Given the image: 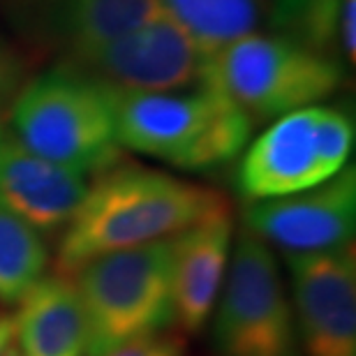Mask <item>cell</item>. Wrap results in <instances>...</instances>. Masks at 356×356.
Wrapping results in <instances>:
<instances>
[{"instance_id": "6da1fadb", "label": "cell", "mask_w": 356, "mask_h": 356, "mask_svg": "<svg viewBox=\"0 0 356 356\" xmlns=\"http://www.w3.org/2000/svg\"><path fill=\"white\" fill-rule=\"evenodd\" d=\"M232 211L218 190L141 165L99 172L63 229L54 273L70 277L86 261L127 248L174 238L218 213Z\"/></svg>"}, {"instance_id": "7a4b0ae2", "label": "cell", "mask_w": 356, "mask_h": 356, "mask_svg": "<svg viewBox=\"0 0 356 356\" xmlns=\"http://www.w3.org/2000/svg\"><path fill=\"white\" fill-rule=\"evenodd\" d=\"M118 146L188 172L236 160L254 120L209 86L190 92L113 90Z\"/></svg>"}, {"instance_id": "3957f363", "label": "cell", "mask_w": 356, "mask_h": 356, "mask_svg": "<svg viewBox=\"0 0 356 356\" xmlns=\"http://www.w3.org/2000/svg\"><path fill=\"white\" fill-rule=\"evenodd\" d=\"M7 118L21 146L74 172L99 174L120 160L113 88L63 60L26 81Z\"/></svg>"}, {"instance_id": "277c9868", "label": "cell", "mask_w": 356, "mask_h": 356, "mask_svg": "<svg viewBox=\"0 0 356 356\" xmlns=\"http://www.w3.org/2000/svg\"><path fill=\"white\" fill-rule=\"evenodd\" d=\"M174 238L99 254L70 275L86 322V356L174 324Z\"/></svg>"}, {"instance_id": "5b68a950", "label": "cell", "mask_w": 356, "mask_h": 356, "mask_svg": "<svg viewBox=\"0 0 356 356\" xmlns=\"http://www.w3.org/2000/svg\"><path fill=\"white\" fill-rule=\"evenodd\" d=\"M345 81L336 56H324L284 35L250 33L206 56L204 86L252 120L280 118L333 95Z\"/></svg>"}, {"instance_id": "8992f818", "label": "cell", "mask_w": 356, "mask_h": 356, "mask_svg": "<svg viewBox=\"0 0 356 356\" xmlns=\"http://www.w3.org/2000/svg\"><path fill=\"white\" fill-rule=\"evenodd\" d=\"M220 291L213 322L220 356H301L294 308L273 250L245 227Z\"/></svg>"}, {"instance_id": "52a82bcc", "label": "cell", "mask_w": 356, "mask_h": 356, "mask_svg": "<svg viewBox=\"0 0 356 356\" xmlns=\"http://www.w3.org/2000/svg\"><path fill=\"white\" fill-rule=\"evenodd\" d=\"M123 92H165L202 86L206 56L165 12L134 31L60 58Z\"/></svg>"}, {"instance_id": "ba28073f", "label": "cell", "mask_w": 356, "mask_h": 356, "mask_svg": "<svg viewBox=\"0 0 356 356\" xmlns=\"http://www.w3.org/2000/svg\"><path fill=\"white\" fill-rule=\"evenodd\" d=\"M287 261L301 356H356L354 243Z\"/></svg>"}, {"instance_id": "9c48e42d", "label": "cell", "mask_w": 356, "mask_h": 356, "mask_svg": "<svg viewBox=\"0 0 356 356\" xmlns=\"http://www.w3.org/2000/svg\"><path fill=\"white\" fill-rule=\"evenodd\" d=\"M356 222V172L345 167L329 181L287 197L252 202L245 229L284 257L315 254L352 241Z\"/></svg>"}, {"instance_id": "30bf717a", "label": "cell", "mask_w": 356, "mask_h": 356, "mask_svg": "<svg viewBox=\"0 0 356 356\" xmlns=\"http://www.w3.org/2000/svg\"><path fill=\"white\" fill-rule=\"evenodd\" d=\"M0 14L28 54L58 51L63 58L148 24L162 7L158 0H0Z\"/></svg>"}, {"instance_id": "8fae6325", "label": "cell", "mask_w": 356, "mask_h": 356, "mask_svg": "<svg viewBox=\"0 0 356 356\" xmlns=\"http://www.w3.org/2000/svg\"><path fill=\"white\" fill-rule=\"evenodd\" d=\"M317 113L319 106L284 113L248 146L236 174L241 195L264 202L329 181L317 158Z\"/></svg>"}, {"instance_id": "7c38bea8", "label": "cell", "mask_w": 356, "mask_h": 356, "mask_svg": "<svg viewBox=\"0 0 356 356\" xmlns=\"http://www.w3.org/2000/svg\"><path fill=\"white\" fill-rule=\"evenodd\" d=\"M88 176L28 151L17 139L0 144V206L40 234L65 229L88 192Z\"/></svg>"}, {"instance_id": "4fadbf2b", "label": "cell", "mask_w": 356, "mask_h": 356, "mask_svg": "<svg viewBox=\"0 0 356 356\" xmlns=\"http://www.w3.org/2000/svg\"><path fill=\"white\" fill-rule=\"evenodd\" d=\"M232 211L218 213L174 238V324L204 329L216 310L232 257Z\"/></svg>"}, {"instance_id": "5bb4252c", "label": "cell", "mask_w": 356, "mask_h": 356, "mask_svg": "<svg viewBox=\"0 0 356 356\" xmlns=\"http://www.w3.org/2000/svg\"><path fill=\"white\" fill-rule=\"evenodd\" d=\"M14 340L24 356H86V322L65 275H44L17 303Z\"/></svg>"}, {"instance_id": "9a60e30c", "label": "cell", "mask_w": 356, "mask_h": 356, "mask_svg": "<svg viewBox=\"0 0 356 356\" xmlns=\"http://www.w3.org/2000/svg\"><path fill=\"white\" fill-rule=\"evenodd\" d=\"M204 56L220 51L261 24L266 0H158Z\"/></svg>"}, {"instance_id": "2e32d148", "label": "cell", "mask_w": 356, "mask_h": 356, "mask_svg": "<svg viewBox=\"0 0 356 356\" xmlns=\"http://www.w3.org/2000/svg\"><path fill=\"white\" fill-rule=\"evenodd\" d=\"M49 261L42 234L0 206V303L17 305L47 275Z\"/></svg>"}, {"instance_id": "e0dca14e", "label": "cell", "mask_w": 356, "mask_h": 356, "mask_svg": "<svg viewBox=\"0 0 356 356\" xmlns=\"http://www.w3.org/2000/svg\"><path fill=\"white\" fill-rule=\"evenodd\" d=\"M343 0H270L277 35L338 58V12Z\"/></svg>"}, {"instance_id": "ac0fdd59", "label": "cell", "mask_w": 356, "mask_h": 356, "mask_svg": "<svg viewBox=\"0 0 356 356\" xmlns=\"http://www.w3.org/2000/svg\"><path fill=\"white\" fill-rule=\"evenodd\" d=\"M315 144L319 167L326 178L343 172L354 146V123L345 111L319 106L315 125Z\"/></svg>"}, {"instance_id": "d6986e66", "label": "cell", "mask_w": 356, "mask_h": 356, "mask_svg": "<svg viewBox=\"0 0 356 356\" xmlns=\"http://www.w3.org/2000/svg\"><path fill=\"white\" fill-rule=\"evenodd\" d=\"M33 56L0 33V120L10 113V106L26 86Z\"/></svg>"}, {"instance_id": "ffe728a7", "label": "cell", "mask_w": 356, "mask_h": 356, "mask_svg": "<svg viewBox=\"0 0 356 356\" xmlns=\"http://www.w3.org/2000/svg\"><path fill=\"white\" fill-rule=\"evenodd\" d=\"M104 356H185V340L178 333H151L111 350Z\"/></svg>"}, {"instance_id": "44dd1931", "label": "cell", "mask_w": 356, "mask_h": 356, "mask_svg": "<svg viewBox=\"0 0 356 356\" xmlns=\"http://www.w3.org/2000/svg\"><path fill=\"white\" fill-rule=\"evenodd\" d=\"M354 19H356V0H343L338 12V49L343 58L354 63Z\"/></svg>"}, {"instance_id": "7402d4cb", "label": "cell", "mask_w": 356, "mask_h": 356, "mask_svg": "<svg viewBox=\"0 0 356 356\" xmlns=\"http://www.w3.org/2000/svg\"><path fill=\"white\" fill-rule=\"evenodd\" d=\"M14 343V315L0 312V356Z\"/></svg>"}, {"instance_id": "603a6c76", "label": "cell", "mask_w": 356, "mask_h": 356, "mask_svg": "<svg viewBox=\"0 0 356 356\" xmlns=\"http://www.w3.org/2000/svg\"><path fill=\"white\" fill-rule=\"evenodd\" d=\"M3 356H24V354H21V352H19V347L12 343V345H10V347H7V350H5V354H3Z\"/></svg>"}, {"instance_id": "cb8c5ba5", "label": "cell", "mask_w": 356, "mask_h": 356, "mask_svg": "<svg viewBox=\"0 0 356 356\" xmlns=\"http://www.w3.org/2000/svg\"><path fill=\"white\" fill-rule=\"evenodd\" d=\"M3 139H5V137H3V130H0V144H3Z\"/></svg>"}]
</instances>
